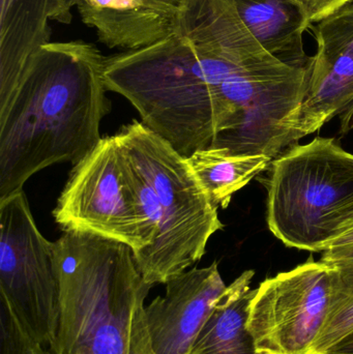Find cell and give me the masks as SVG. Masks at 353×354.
Returning a JSON list of instances; mask_svg holds the SVG:
<instances>
[{"label":"cell","mask_w":353,"mask_h":354,"mask_svg":"<svg viewBox=\"0 0 353 354\" xmlns=\"http://www.w3.org/2000/svg\"><path fill=\"white\" fill-rule=\"evenodd\" d=\"M352 1L353 0H298L309 27L331 16Z\"/></svg>","instance_id":"18"},{"label":"cell","mask_w":353,"mask_h":354,"mask_svg":"<svg viewBox=\"0 0 353 354\" xmlns=\"http://www.w3.org/2000/svg\"><path fill=\"white\" fill-rule=\"evenodd\" d=\"M159 1L167 2V3L178 4V0H159Z\"/></svg>","instance_id":"23"},{"label":"cell","mask_w":353,"mask_h":354,"mask_svg":"<svg viewBox=\"0 0 353 354\" xmlns=\"http://www.w3.org/2000/svg\"><path fill=\"white\" fill-rule=\"evenodd\" d=\"M144 314L155 354H189L226 286L218 262L193 268L166 283Z\"/></svg>","instance_id":"10"},{"label":"cell","mask_w":353,"mask_h":354,"mask_svg":"<svg viewBox=\"0 0 353 354\" xmlns=\"http://www.w3.org/2000/svg\"><path fill=\"white\" fill-rule=\"evenodd\" d=\"M284 64L260 43L209 52L173 33L106 57L104 80L108 91L134 106L145 127L189 158L236 129Z\"/></svg>","instance_id":"1"},{"label":"cell","mask_w":353,"mask_h":354,"mask_svg":"<svg viewBox=\"0 0 353 354\" xmlns=\"http://www.w3.org/2000/svg\"><path fill=\"white\" fill-rule=\"evenodd\" d=\"M0 299L2 354H49L59 324L53 243L23 189L0 200Z\"/></svg>","instance_id":"6"},{"label":"cell","mask_w":353,"mask_h":354,"mask_svg":"<svg viewBox=\"0 0 353 354\" xmlns=\"http://www.w3.org/2000/svg\"><path fill=\"white\" fill-rule=\"evenodd\" d=\"M85 25L99 43L124 51L142 49L173 35L178 4L159 0H77Z\"/></svg>","instance_id":"12"},{"label":"cell","mask_w":353,"mask_h":354,"mask_svg":"<svg viewBox=\"0 0 353 354\" xmlns=\"http://www.w3.org/2000/svg\"><path fill=\"white\" fill-rule=\"evenodd\" d=\"M115 136L153 189L161 214L159 235L135 255L137 266L151 287L166 284L200 261L211 237L224 228L219 207L201 187L188 158L142 122L134 120Z\"/></svg>","instance_id":"5"},{"label":"cell","mask_w":353,"mask_h":354,"mask_svg":"<svg viewBox=\"0 0 353 354\" xmlns=\"http://www.w3.org/2000/svg\"><path fill=\"white\" fill-rule=\"evenodd\" d=\"M59 324L49 354H130L135 312L153 287L130 245L80 231L53 243Z\"/></svg>","instance_id":"3"},{"label":"cell","mask_w":353,"mask_h":354,"mask_svg":"<svg viewBox=\"0 0 353 354\" xmlns=\"http://www.w3.org/2000/svg\"><path fill=\"white\" fill-rule=\"evenodd\" d=\"M105 59L80 39L49 41L29 58L0 104V200L50 166L76 165L101 141L102 120L111 111Z\"/></svg>","instance_id":"2"},{"label":"cell","mask_w":353,"mask_h":354,"mask_svg":"<svg viewBox=\"0 0 353 354\" xmlns=\"http://www.w3.org/2000/svg\"><path fill=\"white\" fill-rule=\"evenodd\" d=\"M259 180L267 227L286 247L323 254L353 228V155L335 138L290 147Z\"/></svg>","instance_id":"4"},{"label":"cell","mask_w":353,"mask_h":354,"mask_svg":"<svg viewBox=\"0 0 353 354\" xmlns=\"http://www.w3.org/2000/svg\"><path fill=\"white\" fill-rule=\"evenodd\" d=\"M335 264L310 257L255 289L247 328L261 354H311L329 311Z\"/></svg>","instance_id":"8"},{"label":"cell","mask_w":353,"mask_h":354,"mask_svg":"<svg viewBox=\"0 0 353 354\" xmlns=\"http://www.w3.org/2000/svg\"><path fill=\"white\" fill-rule=\"evenodd\" d=\"M247 28L265 50L294 68H307L308 23L302 10L286 0H232Z\"/></svg>","instance_id":"13"},{"label":"cell","mask_w":353,"mask_h":354,"mask_svg":"<svg viewBox=\"0 0 353 354\" xmlns=\"http://www.w3.org/2000/svg\"><path fill=\"white\" fill-rule=\"evenodd\" d=\"M286 1L290 2V3L294 4V6H298V8H300V10H302V8H300V2H298V0H286Z\"/></svg>","instance_id":"22"},{"label":"cell","mask_w":353,"mask_h":354,"mask_svg":"<svg viewBox=\"0 0 353 354\" xmlns=\"http://www.w3.org/2000/svg\"><path fill=\"white\" fill-rule=\"evenodd\" d=\"M327 354H353V333L335 345Z\"/></svg>","instance_id":"20"},{"label":"cell","mask_w":353,"mask_h":354,"mask_svg":"<svg viewBox=\"0 0 353 354\" xmlns=\"http://www.w3.org/2000/svg\"><path fill=\"white\" fill-rule=\"evenodd\" d=\"M332 264L336 270L329 311L311 354H327L353 333V261Z\"/></svg>","instance_id":"16"},{"label":"cell","mask_w":353,"mask_h":354,"mask_svg":"<svg viewBox=\"0 0 353 354\" xmlns=\"http://www.w3.org/2000/svg\"><path fill=\"white\" fill-rule=\"evenodd\" d=\"M77 0H0V104L14 91L29 58L51 41L50 22L70 24Z\"/></svg>","instance_id":"11"},{"label":"cell","mask_w":353,"mask_h":354,"mask_svg":"<svg viewBox=\"0 0 353 354\" xmlns=\"http://www.w3.org/2000/svg\"><path fill=\"white\" fill-rule=\"evenodd\" d=\"M254 274V270H246L228 285L189 354H261L247 328Z\"/></svg>","instance_id":"14"},{"label":"cell","mask_w":353,"mask_h":354,"mask_svg":"<svg viewBox=\"0 0 353 354\" xmlns=\"http://www.w3.org/2000/svg\"><path fill=\"white\" fill-rule=\"evenodd\" d=\"M353 243V228L350 229L348 232H346L345 234L342 235L341 237L337 239L333 245H331V248H337V247H343V245H352ZM330 248V249H331Z\"/></svg>","instance_id":"21"},{"label":"cell","mask_w":353,"mask_h":354,"mask_svg":"<svg viewBox=\"0 0 353 354\" xmlns=\"http://www.w3.org/2000/svg\"><path fill=\"white\" fill-rule=\"evenodd\" d=\"M145 301L139 304L135 312L131 335L130 354H155L145 320Z\"/></svg>","instance_id":"17"},{"label":"cell","mask_w":353,"mask_h":354,"mask_svg":"<svg viewBox=\"0 0 353 354\" xmlns=\"http://www.w3.org/2000/svg\"><path fill=\"white\" fill-rule=\"evenodd\" d=\"M273 159L263 155H238L225 149H199L188 158L191 169L209 199L225 208L236 192L267 171Z\"/></svg>","instance_id":"15"},{"label":"cell","mask_w":353,"mask_h":354,"mask_svg":"<svg viewBox=\"0 0 353 354\" xmlns=\"http://www.w3.org/2000/svg\"><path fill=\"white\" fill-rule=\"evenodd\" d=\"M321 260L329 262V263L353 261V243L352 245L331 248V249L327 250V251L323 252Z\"/></svg>","instance_id":"19"},{"label":"cell","mask_w":353,"mask_h":354,"mask_svg":"<svg viewBox=\"0 0 353 354\" xmlns=\"http://www.w3.org/2000/svg\"><path fill=\"white\" fill-rule=\"evenodd\" d=\"M316 51L309 60L306 95L292 122L296 140L337 116L340 134L353 130V1L310 27Z\"/></svg>","instance_id":"9"},{"label":"cell","mask_w":353,"mask_h":354,"mask_svg":"<svg viewBox=\"0 0 353 354\" xmlns=\"http://www.w3.org/2000/svg\"><path fill=\"white\" fill-rule=\"evenodd\" d=\"M64 231H80L130 245L134 255L155 243L137 204L128 159L115 135L104 137L74 166L53 210Z\"/></svg>","instance_id":"7"}]
</instances>
